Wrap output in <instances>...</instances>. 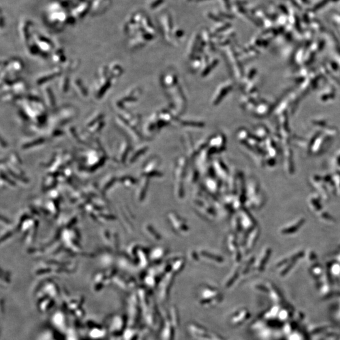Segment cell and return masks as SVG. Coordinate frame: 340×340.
<instances>
[{
    "instance_id": "cell-1",
    "label": "cell",
    "mask_w": 340,
    "mask_h": 340,
    "mask_svg": "<svg viewBox=\"0 0 340 340\" xmlns=\"http://www.w3.org/2000/svg\"><path fill=\"white\" fill-rule=\"evenodd\" d=\"M45 92L48 94V96H47L48 99H46V103L47 106L51 107V108L54 107L55 105V100L53 96V93L51 92V91L49 90L48 88H47L45 90Z\"/></svg>"
}]
</instances>
